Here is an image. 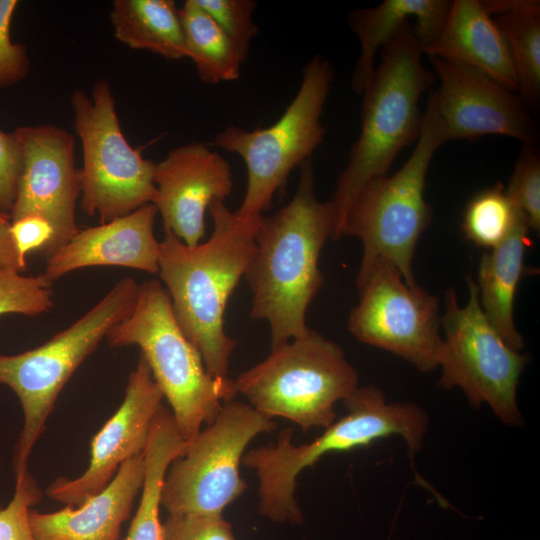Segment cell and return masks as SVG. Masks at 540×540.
Here are the masks:
<instances>
[{
	"mask_svg": "<svg viewBox=\"0 0 540 540\" xmlns=\"http://www.w3.org/2000/svg\"><path fill=\"white\" fill-rule=\"evenodd\" d=\"M208 212L213 230L203 243L188 246L165 232L158 273L179 327L200 353L207 372L228 377L237 342L225 331V310L253 256L262 216L241 217L219 200Z\"/></svg>",
	"mask_w": 540,
	"mask_h": 540,
	"instance_id": "6da1fadb",
	"label": "cell"
},
{
	"mask_svg": "<svg viewBox=\"0 0 540 540\" xmlns=\"http://www.w3.org/2000/svg\"><path fill=\"white\" fill-rule=\"evenodd\" d=\"M300 170L289 203L271 216H262L244 275L252 294L250 316L269 324L271 348L310 329L306 312L323 283L319 256L334 229L330 202L315 195L312 159Z\"/></svg>",
	"mask_w": 540,
	"mask_h": 540,
	"instance_id": "7a4b0ae2",
	"label": "cell"
},
{
	"mask_svg": "<svg viewBox=\"0 0 540 540\" xmlns=\"http://www.w3.org/2000/svg\"><path fill=\"white\" fill-rule=\"evenodd\" d=\"M343 403L347 414L334 421L309 443L295 445L292 429L280 431L275 443L245 452L242 463L255 470L259 480L258 511L276 523L301 524L303 513L296 499L298 475L324 455L365 447L389 436H400L411 464L422 448L428 416L411 402H388L382 390L358 387Z\"/></svg>",
	"mask_w": 540,
	"mask_h": 540,
	"instance_id": "3957f363",
	"label": "cell"
},
{
	"mask_svg": "<svg viewBox=\"0 0 540 540\" xmlns=\"http://www.w3.org/2000/svg\"><path fill=\"white\" fill-rule=\"evenodd\" d=\"M381 61L362 92L361 130L339 174L332 198V239L360 190L387 175L397 155L416 143L423 127L419 102L436 76L422 64L423 48L412 22L381 49Z\"/></svg>",
	"mask_w": 540,
	"mask_h": 540,
	"instance_id": "277c9868",
	"label": "cell"
},
{
	"mask_svg": "<svg viewBox=\"0 0 540 540\" xmlns=\"http://www.w3.org/2000/svg\"><path fill=\"white\" fill-rule=\"evenodd\" d=\"M112 347L135 345L160 387L178 431L190 443L237 395L234 380L211 376L175 318L170 297L156 279L139 285L131 312L106 336Z\"/></svg>",
	"mask_w": 540,
	"mask_h": 540,
	"instance_id": "5b68a950",
	"label": "cell"
},
{
	"mask_svg": "<svg viewBox=\"0 0 540 540\" xmlns=\"http://www.w3.org/2000/svg\"><path fill=\"white\" fill-rule=\"evenodd\" d=\"M138 290L133 278L124 277L88 312L47 342L19 354L0 352V384L16 394L24 418L12 458L15 476L28 471L32 449L63 387L110 330L131 312Z\"/></svg>",
	"mask_w": 540,
	"mask_h": 540,
	"instance_id": "8992f818",
	"label": "cell"
},
{
	"mask_svg": "<svg viewBox=\"0 0 540 540\" xmlns=\"http://www.w3.org/2000/svg\"><path fill=\"white\" fill-rule=\"evenodd\" d=\"M448 141L428 96L423 127L408 160L393 175L369 181L351 203L339 238L352 236L363 245L359 270L378 258L394 264L405 282L417 284L412 262L417 243L432 221L424 196L426 176L438 148Z\"/></svg>",
	"mask_w": 540,
	"mask_h": 540,
	"instance_id": "52a82bcc",
	"label": "cell"
},
{
	"mask_svg": "<svg viewBox=\"0 0 540 540\" xmlns=\"http://www.w3.org/2000/svg\"><path fill=\"white\" fill-rule=\"evenodd\" d=\"M358 382L343 349L309 329L271 348L264 360L240 373L234 385L264 416L287 419L306 432L331 425L336 403L349 397Z\"/></svg>",
	"mask_w": 540,
	"mask_h": 540,
	"instance_id": "ba28073f",
	"label": "cell"
},
{
	"mask_svg": "<svg viewBox=\"0 0 540 540\" xmlns=\"http://www.w3.org/2000/svg\"><path fill=\"white\" fill-rule=\"evenodd\" d=\"M333 78L330 62L316 54L303 69L295 97L275 123L252 131L229 125L215 135L213 145L238 154L246 165L247 186L237 215L262 216L292 170L312 159L326 134L321 116Z\"/></svg>",
	"mask_w": 540,
	"mask_h": 540,
	"instance_id": "9c48e42d",
	"label": "cell"
},
{
	"mask_svg": "<svg viewBox=\"0 0 540 540\" xmlns=\"http://www.w3.org/2000/svg\"><path fill=\"white\" fill-rule=\"evenodd\" d=\"M71 104L83 155L82 210L105 223L152 203L155 163L125 138L109 82L98 80L90 95L75 89Z\"/></svg>",
	"mask_w": 540,
	"mask_h": 540,
	"instance_id": "30bf717a",
	"label": "cell"
},
{
	"mask_svg": "<svg viewBox=\"0 0 540 540\" xmlns=\"http://www.w3.org/2000/svg\"><path fill=\"white\" fill-rule=\"evenodd\" d=\"M467 281L465 306L459 305L453 289L445 294L439 385L461 389L472 407L486 404L504 424L517 426L522 422L517 388L528 357L493 327L480 306L475 281L471 277Z\"/></svg>",
	"mask_w": 540,
	"mask_h": 540,
	"instance_id": "8fae6325",
	"label": "cell"
},
{
	"mask_svg": "<svg viewBox=\"0 0 540 540\" xmlns=\"http://www.w3.org/2000/svg\"><path fill=\"white\" fill-rule=\"evenodd\" d=\"M276 423L250 404L223 403L212 423L186 445L168 467L161 506L168 514H223L247 490L240 464L249 443Z\"/></svg>",
	"mask_w": 540,
	"mask_h": 540,
	"instance_id": "7c38bea8",
	"label": "cell"
},
{
	"mask_svg": "<svg viewBox=\"0 0 540 540\" xmlns=\"http://www.w3.org/2000/svg\"><path fill=\"white\" fill-rule=\"evenodd\" d=\"M359 302L348 318L360 342L393 353L422 372L438 367L443 339L438 299L408 285L391 262L378 258L358 271Z\"/></svg>",
	"mask_w": 540,
	"mask_h": 540,
	"instance_id": "4fadbf2b",
	"label": "cell"
},
{
	"mask_svg": "<svg viewBox=\"0 0 540 540\" xmlns=\"http://www.w3.org/2000/svg\"><path fill=\"white\" fill-rule=\"evenodd\" d=\"M13 134L21 170L9 216L13 221L39 215L50 223L54 236L44 257L47 260L79 230L76 205L81 183L74 139L65 129L51 124L21 126Z\"/></svg>",
	"mask_w": 540,
	"mask_h": 540,
	"instance_id": "5bb4252c",
	"label": "cell"
},
{
	"mask_svg": "<svg viewBox=\"0 0 540 540\" xmlns=\"http://www.w3.org/2000/svg\"><path fill=\"white\" fill-rule=\"evenodd\" d=\"M439 80L429 91L448 141L501 135L538 144L539 130L528 106L514 92L472 67L429 57Z\"/></svg>",
	"mask_w": 540,
	"mask_h": 540,
	"instance_id": "9a60e30c",
	"label": "cell"
},
{
	"mask_svg": "<svg viewBox=\"0 0 540 540\" xmlns=\"http://www.w3.org/2000/svg\"><path fill=\"white\" fill-rule=\"evenodd\" d=\"M163 399L147 361L140 354L121 405L92 439L88 468L76 478L56 479L48 486L47 496L78 507L104 489L123 462L144 451Z\"/></svg>",
	"mask_w": 540,
	"mask_h": 540,
	"instance_id": "2e32d148",
	"label": "cell"
},
{
	"mask_svg": "<svg viewBox=\"0 0 540 540\" xmlns=\"http://www.w3.org/2000/svg\"><path fill=\"white\" fill-rule=\"evenodd\" d=\"M156 192L152 204L161 215L164 231L188 246L201 243L205 214L214 201H224L232 192L229 163L203 143L172 149L155 163Z\"/></svg>",
	"mask_w": 540,
	"mask_h": 540,
	"instance_id": "e0dca14e",
	"label": "cell"
},
{
	"mask_svg": "<svg viewBox=\"0 0 540 540\" xmlns=\"http://www.w3.org/2000/svg\"><path fill=\"white\" fill-rule=\"evenodd\" d=\"M156 207L150 203L97 226L79 229L46 260L44 275L52 282L91 266H120L159 272L160 241L154 235Z\"/></svg>",
	"mask_w": 540,
	"mask_h": 540,
	"instance_id": "ac0fdd59",
	"label": "cell"
},
{
	"mask_svg": "<svg viewBox=\"0 0 540 540\" xmlns=\"http://www.w3.org/2000/svg\"><path fill=\"white\" fill-rule=\"evenodd\" d=\"M144 451L121 464L110 483L82 505L29 512L35 540H119L145 478Z\"/></svg>",
	"mask_w": 540,
	"mask_h": 540,
	"instance_id": "d6986e66",
	"label": "cell"
},
{
	"mask_svg": "<svg viewBox=\"0 0 540 540\" xmlns=\"http://www.w3.org/2000/svg\"><path fill=\"white\" fill-rule=\"evenodd\" d=\"M423 53L477 69L517 92V77L504 37L480 0H454L439 35Z\"/></svg>",
	"mask_w": 540,
	"mask_h": 540,
	"instance_id": "ffe728a7",
	"label": "cell"
},
{
	"mask_svg": "<svg viewBox=\"0 0 540 540\" xmlns=\"http://www.w3.org/2000/svg\"><path fill=\"white\" fill-rule=\"evenodd\" d=\"M452 1L384 0L375 7L350 13L349 24L360 44V54L352 74L351 86L362 94L376 66L379 50L415 20L414 31L424 49L442 30Z\"/></svg>",
	"mask_w": 540,
	"mask_h": 540,
	"instance_id": "44dd1931",
	"label": "cell"
},
{
	"mask_svg": "<svg viewBox=\"0 0 540 540\" xmlns=\"http://www.w3.org/2000/svg\"><path fill=\"white\" fill-rule=\"evenodd\" d=\"M530 227L522 215L508 237L482 255L477 275L478 299L483 313L504 340L515 350L524 348V339L514 321V302L521 279Z\"/></svg>",
	"mask_w": 540,
	"mask_h": 540,
	"instance_id": "7402d4cb",
	"label": "cell"
},
{
	"mask_svg": "<svg viewBox=\"0 0 540 540\" xmlns=\"http://www.w3.org/2000/svg\"><path fill=\"white\" fill-rule=\"evenodd\" d=\"M110 20L115 37L132 49L168 60L187 57L179 8L172 0H116Z\"/></svg>",
	"mask_w": 540,
	"mask_h": 540,
	"instance_id": "603a6c76",
	"label": "cell"
},
{
	"mask_svg": "<svg viewBox=\"0 0 540 540\" xmlns=\"http://www.w3.org/2000/svg\"><path fill=\"white\" fill-rule=\"evenodd\" d=\"M187 443L172 415L160 411L152 421L144 449L145 478L141 498L125 540H162L161 490L170 464L180 457Z\"/></svg>",
	"mask_w": 540,
	"mask_h": 540,
	"instance_id": "cb8c5ba5",
	"label": "cell"
},
{
	"mask_svg": "<svg viewBox=\"0 0 540 540\" xmlns=\"http://www.w3.org/2000/svg\"><path fill=\"white\" fill-rule=\"evenodd\" d=\"M179 14L186 55L194 63L200 80L205 84H219L238 79L243 59L197 0H186Z\"/></svg>",
	"mask_w": 540,
	"mask_h": 540,
	"instance_id": "d4e9b609",
	"label": "cell"
},
{
	"mask_svg": "<svg viewBox=\"0 0 540 540\" xmlns=\"http://www.w3.org/2000/svg\"><path fill=\"white\" fill-rule=\"evenodd\" d=\"M506 42L517 77V93L526 105L540 100V14H503L494 18Z\"/></svg>",
	"mask_w": 540,
	"mask_h": 540,
	"instance_id": "484cf974",
	"label": "cell"
},
{
	"mask_svg": "<svg viewBox=\"0 0 540 540\" xmlns=\"http://www.w3.org/2000/svg\"><path fill=\"white\" fill-rule=\"evenodd\" d=\"M522 215L498 182L470 198L463 212L461 230L473 245L491 250L508 237Z\"/></svg>",
	"mask_w": 540,
	"mask_h": 540,
	"instance_id": "4316f807",
	"label": "cell"
},
{
	"mask_svg": "<svg viewBox=\"0 0 540 540\" xmlns=\"http://www.w3.org/2000/svg\"><path fill=\"white\" fill-rule=\"evenodd\" d=\"M53 282L44 274L25 276L0 264V316H37L53 307Z\"/></svg>",
	"mask_w": 540,
	"mask_h": 540,
	"instance_id": "83f0119b",
	"label": "cell"
},
{
	"mask_svg": "<svg viewBox=\"0 0 540 540\" xmlns=\"http://www.w3.org/2000/svg\"><path fill=\"white\" fill-rule=\"evenodd\" d=\"M525 215L531 230L540 231V154L538 144L523 145L505 189Z\"/></svg>",
	"mask_w": 540,
	"mask_h": 540,
	"instance_id": "f1b7e54d",
	"label": "cell"
},
{
	"mask_svg": "<svg viewBox=\"0 0 540 540\" xmlns=\"http://www.w3.org/2000/svg\"><path fill=\"white\" fill-rule=\"evenodd\" d=\"M199 5L216 21L245 62L250 43L259 27L253 21L254 0H197Z\"/></svg>",
	"mask_w": 540,
	"mask_h": 540,
	"instance_id": "f546056e",
	"label": "cell"
},
{
	"mask_svg": "<svg viewBox=\"0 0 540 540\" xmlns=\"http://www.w3.org/2000/svg\"><path fill=\"white\" fill-rule=\"evenodd\" d=\"M42 498V491L29 470L15 476V490L10 502L0 507V540H35L29 512Z\"/></svg>",
	"mask_w": 540,
	"mask_h": 540,
	"instance_id": "4dcf8cb0",
	"label": "cell"
},
{
	"mask_svg": "<svg viewBox=\"0 0 540 540\" xmlns=\"http://www.w3.org/2000/svg\"><path fill=\"white\" fill-rule=\"evenodd\" d=\"M162 540H236L223 514H168L162 522Z\"/></svg>",
	"mask_w": 540,
	"mask_h": 540,
	"instance_id": "1f68e13d",
	"label": "cell"
},
{
	"mask_svg": "<svg viewBox=\"0 0 540 540\" xmlns=\"http://www.w3.org/2000/svg\"><path fill=\"white\" fill-rule=\"evenodd\" d=\"M18 1L0 0V88L21 81L29 71L26 47L13 42L10 26Z\"/></svg>",
	"mask_w": 540,
	"mask_h": 540,
	"instance_id": "d6a6232c",
	"label": "cell"
},
{
	"mask_svg": "<svg viewBox=\"0 0 540 540\" xmlns=\"http://www.w3.org/2000/svg\"><path fill=\"white\" fill-rule=\"evenodd\" d=\"M10 234L20 261L26 265L30 253H39L45 257L54 231L42 216L27 215L11 221Z\"/></svg>",
	"mask_w": 540,
	"mask_h": 540,
	"instance_id": "836d02e7",
	"label": "cell"
},
{
	"mask_svg": "<svg viewBox=\"0 0 540 540\" xmlns=\"http://www.w3.org/2000/svg\"><path fill=\"white\" fill-rule=\"evenodd\" d=\"M21 170L16 138L0 129V213L10 214Z\"/></svg>",
	"mask_w": 540,
	"mask_h": 540,
	"instance_id": "e575fe53",
	"label": "cell"
},
{
	"mask_svg": "<svg viewBox=\"0 0 540 540\" xmlns=\"http://www.w3.org/2000/svg\"><path fill=\"white\" fill-rule=\"evenodd\" d=\"M11 219L8 214L0 213V264L19 272L25 270L18 256L10 234Z\"/></svg>",
	"mask_w": 540,
	"mask_h": 540,
	"instance_id": "d590c367",
	"label": "cell"
},
{
	"mask_svg": "<svg viewBox=\"0 0 540 540\" xmlns=\"http://www.w3.org/2000/svg\"><path fill=\"white\" fill-rule=\"evenodd\" d=\"M481 4L490 16L515 13L540 14L538 0H481Z\"/></svg>",
	"mask_w": 540,
	"mask_h": 540,
	"instance_id": "8d00e7d4",
	"label": "cell"
}]
</instances>
